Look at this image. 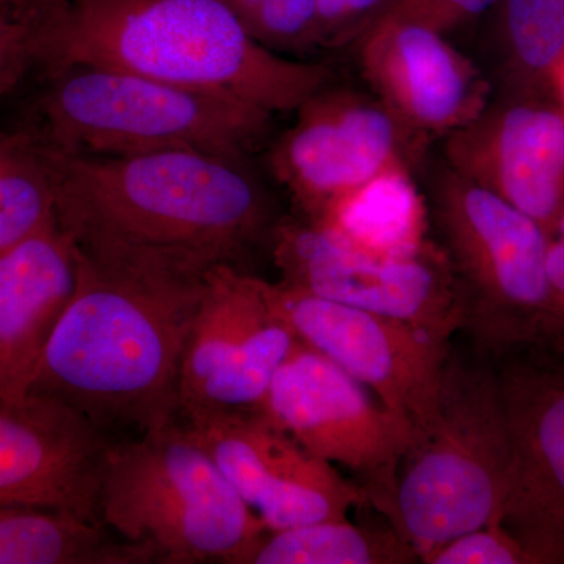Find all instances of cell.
Instances as JSON below:
<instances>
[{
    "label": "cell",
    "mask_w": 564,
    "mask_h": 564,
    "mask_svg": "<svg viewBox=\"0 0 564 564\" xmlns=\"http://www.w3.org/2000/svg\"><path fill=\"white\" fill-rule=\"evenodd\" d=\"M399 0H318L323 50H340L361 39Z\"/></svg>",
    "instance_id": "4316f807"
},
{
    "label": "cell",
    "mask_w": 564,
    "mask_h": 564,
    "mask_svg": "<svg viewBox=\"0 0 564 564\" xmlns=\"http://www.w3.org/2000/svg\"><path fill=\"white\" fill-rule=\"evenodd\" d=\"M270 252L282 282L452 340L466 332L462 285L443 248L377 251L310 220L282 218Z\"/></svg>",
    "instance_id": "ba28073f"
},
{
    "label": "cell",
    "mask_w": 564,
    "mask_h": 564,
    "mask_svg": "<svg viewBox=\"0 0 564 564\" xmlns=\"http://www.w3.org/2000/svg\"><path fill=\"white\" fill-rule=\"evenodd\" d=\"M296 120L270 143V173L310 221L364 182L395 165L417 173L426 155L384 104L334 80L295 111Z\"/></svg>",
    "instance_id": "8fae6325"
},
{
    "label": "cell",
    "mask_w": 564,
    "mask_h": 564,
    "mask_svg": "<svg viewBox=\"0 0 564 564\" xmlns=\"http://www.w3.org/2000/svg\"><path fill=\"white\" fill-rule=\"evenodd\" d=\"M242 22L252 39L285 57L321 47L318 0H262Z\"/></svg>",
    "instance_id": "d4e9b609"
},
{
    "label": "cell",
    "mask_w": 564,
    "mask_h": 564,
    "mask_svg": "<svg viewBox=\"0 0 564 564\" xmlns=\"http://www.w3.org/2000/svg\"><path fill=\"white\" fill-rule=\"evenodd\" d=\"M270 291L302 343L332 359L383 406L410 422L417 441L430 432L440 410L452 340L282 281L270 282Z\"/></svg>",
    "instance_id": "7c38bea8"
},
{
    "label": "cell",
    "mask_w": 564,
    "mask_h": 564,
    "mask_svg": "<svg viewBox=\"0 0 564 564\" xmlns=\"http://www.w3.org/2000/svg\"><path fill=\"white\" fill-rule=\"evenodd\" d=\"M150 558L69 511L0 505V564H141Z\"/></svg>",
    "instance_id": "ffe728a7"
},
{
    "label": "cell",
    "mask_w": 564,
    "mask_h": 564,
    "mask_svg": "<svg viewBox=\"0 0 564 564\" xmlns=\"http://www.w3.org/2000/svg\"><path fill=\"white\" fill-rule=\"evenodd\" d=\"M261 411L307 452L343 467L399 533V474L417 436L366 386L300 340L274 375Z\"/></svg>",
    "instance_id": "9c48e42d"
},
{
    "label": "cell",
    "mask_w": 564,
    "mask_h": 564,
    "mask_svg": "<svg viewBox=\"0 0 564 564\" xmlns=\"http://www.w3.org/2000/svg\"><path fill=\"white\" fill-rule=\"evenodd\" d=\"M55 192L40 144L0 129V252L55 220Z\"/></svg>",
    "instance_id": "603a6c76"
},
{
    "label": "cell",
    "mask_w": 564,
    "mask_h": 564,
    "mask_svg": "<svg viewBox=\"0 0 564 564\" xmlns=\"http://www.w3.org/2000/svg\"><path fill=\"white\" fill-rule=\"evenodd\" d=\"M415 174L462 285L475 350L497 358L532 345L556 347L543 226L441 155H426Z\"/></svg>",
    "instance_id": "8992f818"
},
{
    "label": "cell",
    "mask_w": 564,
    "mask_h": 564,
    "mask_svg": "<svg viewBox=\"0 0 564 564\" xmlns=\"http://www.w3.org/2000/svg\"><path fill=\"white\" fill-rule=\"evenodd\" d=\"M299 343L269 281L236 267L210 270L182 359L180 417L261 410Z\"/></svg>",
    "instance_id": "30bf717a"
},
{
    "label": "cell",
    "mask_w": 564,
    "mask_h": 564,
    "mask_svg": "<svg viewBox=\"0 0 564 564\" xmlns=\"http://www.w3.org/2000/svg\"><path fill=\"white\" fill-rule=\"evenodd\" d=\"M369 90L384 104L423 155L474 120L492 95L477 62L448 36L386 14L356 41Z\"/></svg>",
    "instance_id": "2e32d148"
},
{
    "label": "cell",
    "mask_w": 564,
    "mask_h": 564,
    "mask_svg": "<svg viewBox=\"0 0 564 564\" xmlns=\"http://www.w3.org/2000/svg\"><path fill=\"white\" fill-rule=\"evenodd\" d=\"M511 436L492 356L451 351L440 410L399 474V534L421 563L448 541L500 524L510 486Z\"/></svg>",
    "instance_id": "52a82bcc"
},
{
    "label": "cell",
    "mask_w": 564,
    "mask_h": 564,
    "mask_svg": "<svg viewBox=\"0 0 564 564\" xmlns=\"http://www.w3.org/2000/svg\"><path fill=\"white\" fill-rule=\"evenodd\" d=\"M497 0H399L393 17L419 22L451 39L454 33L474 29Z\"/></svg>",
    "instance_id": "83f0119b"
},
{
    "label": "cell",
    "mask_w": 564,
    "mask_h": 564,
    "mask_svg": "<svg viewBox=\"0 0 564 564\" xmlns=\"http://www.w3.org/2000/svg\"><path fill=\"white\" fill-rule=\"evenodd\" d=\"M66 63L131 70L274 117L334 80L328 63L267 50L225 0H62L41 70Z\"/></svg>",
    "instance_id": "3957f363"
},
{
    "label": "cell",
    "mask_w": 564,
    "mask_h": 564,
    "mask_svg": "<svg viewBox=\"0 0 564 564\" xmlns=\"http://www.w3.org/2000/svg\"><path fill=\"white\" fill-rule=\"evenodd\" d=\"M474 29L481 32L480 68L492 90L558 80L564 65V0H497Z\"/></svg>",
    "instance_id": "d6986e66"
},
{
    "label": "cell",
    "mask_w": 564,
    "mask_h": 564,
    "mask_svg": "<svg viewBox=\"0 0 564 564\" xmlns=\"http://www.w3.org/2000/svg\"><path fill=\"white\" fill-rule=\"evenodd\" d=\"M425 564H536L521 541L500 524L481 527L436 549Z\"/></svg>",
    "instance_id": "484cf974"
},
{
    "label": "cell",
    "mask_w": 564,
    "mask_h": 564,
    "mask_svg": "<svg viewBox=\"0 0 564 564\" xmlns=\"http://www.w3.org/2000/svg\"><path fill=\"white\" fill-rule=\"evenodd\" d=\"M204 280L110 269L79 252L76 291L29 393L52 397L104 433L180 419L182 359Z\"/></svg>",
    "instance_id": "7a4b0ae2"
},
{
    "label": "cell",
    "mask_w": 564,
    "mask_h": 564,
    "mask_svg": "<svg viewBox=\"0 0 564 564\" xmlns=\"http://www.w3.org/2000/svg\"><path fill=\"white\" fill-rule=\"evenodd\" d=\"M181 421L269 532L347 521L352 508L369 503L358 485L261 410L212 411Z\"/></svg>",
    "instance_id": "5bb4252c"
},
{
    "label": "cell",
    "mask_w": 564,
    "mask_h": 564,
    "mask_svg": "<svg viewBox=\"0 0 564 564\" xmlns=\"http://www.w3.org/2000/svg\"><path fill=\"white\" fill-rule=\"evenodd\" d=\"M62 0H0V98L43 65L47 35Z\"/></svg>",
    "instance_id": "cb8c5ba5"
},
{
    "label": "cell",
    "mask_w": 564,
    "mask_h": 564,
    "mask_svg": "<svg viewBox=\"0 0 564 564\" xmlns=\"http://www.w3.org/2000/svg\"><path fill=\"white\" fill-rule=\"evenodd\" d=\"M413 545L392 527L373 529L350 521H325L269 532L250 564H413Z\"/></svg>",
    "instance_id": "7402d4cb"
},
{
    "label": "cell",
    "mask_w": 564,
    "mask_h": 564,
    "mask_svg": "<svg viewBox=\"0 0 564 564\" xmlns=\"http://www.w3.org/2000/svg\"><path fill=\"white\" fill-rule=\"evenodd\" d=\"M547 274L554 299V337L564 348V199L547 231Z\"/></svg>",
    "instance_id": "f1b7e54d"
},
{
    "label": "cell",
    "mask_w": 564,
    "mask_h": 564,
    "mask_svg": "<svg viewBox=\"0 0 564 564\" xmlns=\"http://www.w3.org/2000/svg\"><path fill=\"white\" fill-rule=\"evenodd\" d=\"M494 359L511 436L500 525L536 564H564V348L532 345Z\"/></svg>",
    "instance_id": "4fadbf2b"
},
{
    "label": "cell",
    "mask_w": 564,
    "mask_h": 564,
    "mask_svg": "<svg viewBox=\"0 0 564 564\" xmlns=\"http://www.w3.org/2000/svg\"><path fill=\"white\" fill-rule=\"evenodd\" d=\"M441 158L524 212L545 232L564 199V96L558 80L492 90L480 113L448 133Z\"/></svg>",
    "instance_id": "9a60e30c"
},
{
    "label": "cell",
    "mask_w": 564,
    "mask_h": 564,
    "mask_svg": "<svg viewBox=\"0 0 564 564\" xmlns=\"http://www.w3.org/2000/svg\"><path fill=\"white\" fill-rule=\"evenodd\" d=\"M21 131L68 154L196 150L251 159L270 141L274 115L96 63L43 69Z\"/></svg>",
    "instance_id": "277c9868"
},
{
    "label": "cell",
    "mask_w": 564,
    "mask_h": 564,
    "mask_svg": "<svg viewBox=\"0 0 564 564\" xmlns=\"http://www.w3.org/2000/svg\"><path fill=\"white\" fill-rule=\"evenodd\" d=\"M426 215L417 174L410 166L395 165L345 195L317 225L370 250L392 252L423 243Z\"/></svg>",
    "instance_id": "44dd1931"
},
{
    "label": "cell",
    "mask_w": 564,
    "mask_h": 564,
    "mask_svg": "<svg viewBox=\"0 0 564 564\" xmlns=\"http://www.w3.org/2000/svg\"><path fill=\"white\" fill-rule=\"evenodd\" d=\"M113 443L61 400L0 397V505L54 508L101 524L99 481Z\"/></svg>",
    "instance_id": "e0dca14e"
},
{
    "label": "cell",
    "mask_w": 564,
    "mask_h": 564,
    "mask_svg": "<svg viewBox=\"0 0 564 564\" xmlns=\"http://www.w3.org/2000/svg\"><path fill=\"white\" fill-rule=\"evenodd\" d=\"M79 251L57 218L0 252V397L28 395L73 299Z\"/></svg>",
    "instance_id": "ac0fdd59"
},
{
    "label": "cell",
    "mask_w": 564,
    "mask_h": 564,
    "mask_svg": "<svg viewBox=\"0 0 564 564\" xmlns=\"http://www.w3.org/2000/svg\"><path fill=\"white\" fill-rule=\"evenodd\" d=\"M225 2L236 11V14L240 20H243V18L247 17V14H250L251 11L262 2V0H225Z\"/></svg>",
    "instance_id": "f546056e"
},
{
    "label": "cell",
    "mask_w": 564,
    "mask_h": 564,
    "mask_svg": "<svg viewBox=\"0 0 564 564\" xmlns=\"http://www.w3.org/2000/svg\"><path fill=\"white\" fill-rule=\"evenodd\" d=\"M40 148L58 225L99 265L204 280L217 267L243 270L252 251L270 250L282 220L250 159L196 150L93 155Z\"/></svg>",
    "instance_id": "6da1fadb"
},
{
    "label": "cell",
    "mask_w": 564,
    "mask_h": 564,
    "mask_svg": "<svg viewBox=\"0 0 564 564\" xmlns=\"http://www.w3.org/2000/svg\"><path fill=\"white\" fill-rule=\"evenodd\" d=\"M98 518L151 563L250 564L269 533L181 417L110 445Z\"/></svg>",
    "instance_id": "5b68a950"
}]
</instances>
